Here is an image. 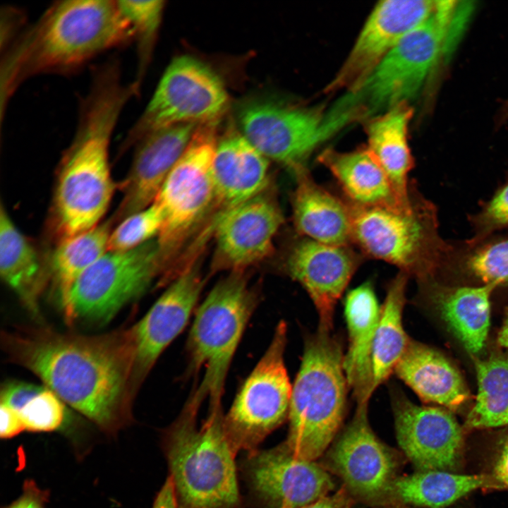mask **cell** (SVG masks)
Masks as SVG:
<instances>
[{
  "label": "cell",
  "instance_id": "6da1fadb",
  "mask_svg": "<svg viewBox=\"0 0 508 508\" xmlns=\"http://www.w3.org/2000/svg\"><path fill=\"white\" fill-rule=\"evenodd\" d=\"M8 360L37 375L62 401L103 433L116 435L133 421V327L84 335L44 326L1 332Z\"/></svg>",
  "mask_w": 508,
  "mask_h": 508
},
{
  "label": "cell",
  "instance_id": "7a4b0ae2",
  "mask_svg": "<svg viewBox=\"0 0 508 508\" xmlns=\"http://www.w3.org/2000/svg\"><path fill=\"white\" fill-rule=\"evenodd\" d=\"M139 90L133 82L122 80L118 59L92 68L75 133L56 169L47 219L54 246L101 223L118 187L110 169L111 138L125 106Z\"/></svg>",
  "mask_w": 508,
  "mask_h": 508
},
{
  "label": "cell",
  "instance_id": "3957f363",
  "mask_svg": "<svg viewBox=\"0 0 508 508\" xmlns=\"http://www.w3.org/2000/svg\"><path fill=\"white\" fill-rule=\"evenodd\" d=\"M133 41V30L118 1H55L1 52V120L14 93L30 78L72 73Z\"/></svg>",
  "mask_w": 508,
  "mask_h": 508
},
{
  "label": "cell",
  "instance_id": "277c9868",
  "mask_svg": "<svg viewBox=\"0 0 508 508\" xmlns=\"http://www.w3.org/2000/svg\"><path fill=\"white\" fill-rule=\"evenodd\" d=\"M472 12L460 1L440 0L435 13L406 34L356 87L329 109L350 122L370 118L423 89L430 73L457 44Z\"/></svg>",
  "mask_w": 508,
  "mask_h": 508
},
{
  "label": "cell",
  "instance_id": "5b68a950",
  "mask_svg": "<svg viewBox=\"0 0 508 508\" xmlns=\"http://www.w3.org/2000/svg\"><path fill=\"white\" fill-rule=\"evenodd\" d=\"M200 406L187 400L164 437V449L179 508H237L235 456L222 406L209 407L198 426Z\"/></svg>",
  "mask_w": 508,
  "mask_h": 508
},
{
  "label": "cell",
  "instance_id": "8992f818",
  "mask_svg": "<svg viewBox=\"0 0 508 508\" xmlns=\"http://www.w3.org/2000/svg\"><path fill=\"white\" fill-rule=\"evenodd\" d=\"M343 361L341 345L330 332L318 329L305 339L292 387L285 441L300 458H319L341 425L349 387Z\"/></svg>",
  "mask_w": 508,
  "mask_h": 508
},
{
  "label": "cell",
  "instance_id": "52a82bcc",
  "mask_svg": "<svg viewBox=\"0 0 508 508\" xmlns=\"http://www.w3.org/2000/svg\"><path fill=\"white\" fill-rule=\"evenodd\" d=\"M260 301L244 272H229L198 307L187 342L188 376L204 370L190 398L209 407L222 406L226 376L246 327Z\"/></svg>",
  "mask_w": 508,
  "mask_h": 508
},
{
  "label": "cell",
  "instance_id": "ba28073f",
  "mask_svg": "<svg viewBox=\"0 0 508 508\" xmlns=\"http://www.w3.org/2000/svg\"><path fill=\"white\" fill-rule=\"evenodd\" d=\"M349 208L353 241L368 255L423 279L439 265L443 247L429 203L411 193L407 205L363 207L351 203Z\"/></svg>",
  "mask_w": 508,
  "mask_h": 508
},
{
  "label": "cell",
  "instance_id": "9c48e42d",
  "mask_svg": "<svg viewBox=\"0 0 508 508\" xmlns=\"http://www.w3.org/2000/svg\"><path fill=\"white\" fill-rule=\"evenodd\" d=\"M217 123L198 126L153 202L164 217L157 237L164 276H167L176 253L214 208L213 164Z\"/></svg>",
  "mask_w": 508,
  "mask_h": 508
},
{
  "label": "cell",
  "instance_id": "30bf717a",
  "mask_svg": "<svg viewBox=\"0 0 508 508\" xmlns=\"http://www.w3.org/2000/svg\"><path fill=\"white\" fill-rule=\"evenodd\" d=\"M162 277L155 238L137 248L107 251L78 278L63 310L69 325H103L126 304L141 296Z\"/></svg>",
  "mask_w": 508,
  "mask_h": 508
},
{
  "label": "cell",
  "instance_id": "8fae6325",
  "mask_svg": "<svg viewBox=\"0 0 508 508\" xmlns=\"http://www.w3.org/2000/svg\"><path fill=\"white\" fill-rule=\"evenodd\" d=\"M227 106L228 95L219 77L198 59L179 56L165 70L145 109L127 132L119 152L161 128L217 122Z\"/></svg>",
  "mask_w": 508,
  "mask_h": 508
},
{
  "label": "cell",
  "instance_id": "7c38bea8",
  "mask_svg": "<svg viewBox=\"0 0 508 508\" xmlns=\"http://www.w3.org/2000/svg\"><path fill=\"white\" fill-rule=\"evenodd\" d=\"M286 336V324L281 321L269 346L224 414V430L236 454L258 449L288 418L292 387L284 363Z\"/></svg>",
  "mask_w": 508,
  "mask_h": 508
},
{
  "label": "cell",
  "instance_id": "4fadbf2b",
  "mask_svg": "<svg viewBox=\"0 0 508 508\" xmlns=\"http://www.w3.org/2000/svg\"><path fill=\"white\" fill-rule=\"evenodd\" d=\"M238 119L241 132L256 149L294 172L305 167L313 151L342 128L322 108L267 99L243 102L238 108Z\"/></svg>",
  "mask_w": 508,
  "mask_h": 508
},
{
  "label": "cell",
  "instance_id": "5bb4252c",
  "mask_svg": "<svg viewBox=\"0 0 508 508\" xmlns=\"http://www.w3.org/2000/svg\"><path fill=\"white\" fill-rule=\"evenodd\" d=\"M402 464L401 454L374 433L368 404L356 406L354 416L325 454L322 464L338 476L356 500L374 508H401L393 485Z\"/></svg>",
  "mask_w": 508,
  "mask_h": 508
},
{
  "label": "cell",
  "instance_id": "9a60e30c",
  "mask_svg": "<svg viewBox=\"0 0 508 508\" xmlns=\"http://www.w3.org/2000/svg\"><path fill=\"white\" fill-rule=\"evenodd\" d=\"M391 397L397 442L417 471H459L465 433L455 417L442 408L416 405L398 390Z\"/></svg>",
  "mask_w": 508,
  "mask_h": 508
},
{
  "label": "cell",
  "instance_id": "2e32d148",
  "mask_svg": "<svg viewBox=\"0 0 508 508\" xmlns=\"http://www.w3.org/2000/svg\"><path fill=\"white\" fill-rule=\"evenodd\" d=\"M243 470L251 492L265 508H301L335 487L321 464L297 456L286 442L249 452Z\"/></svg>",
  "mask_w": 508,
  "mask_h": 508
},
{
  "label": "cell",
  "instance_id": "e0dca14e",
  "mask_svg": "<svg viewBox=\"0 0 508 508\" xmlns=\"http://www.w3.org/2000/svg\"><path fill=\"white\" fill-rule=\"evenodd\" d=\"M439 3L433 0L379 1L325 92H346L356 87L406 34L435 13Z\"/></svg>",
  "mask_w": 508,
  "mask_h": 508
},
{
  "label": "cell",
  "instance_id": "ac0fdd59",
  "mask_svg": "<svg viewBox=\"0 0 508 508\" xmlns=\"http://www.w3.org/2000/svg\"><path fill=\"white\" fill-rule=\"evenodd\" d=\"M274 198L264 190L222 213L214 223L213 269L244 272L269 257L283 222Z\"/></svg>",
  "mask_w": 508,
  "mask_h": 508
},
{
  "label": "cell",
  "instance_id": "d6986e66",
  "mask_svg": "<svg viewBox=\"0 0 508 508\" xmlns=\"http://www.w3.org/2000/svg\"><path fill=\"white\" fill-rule=\"evenodd\" d=\"M204 284L196 261L181 272L143 318L132 325L135 340L133 380L137 392L162 353L184 329Z\"/></svg>",
  "mask_w": 508,
  "mask_h": 508
},
{
  "label": "cell",
  "instance_id": "ffe728a7",
  "mask_svg": "<svg viewBox=\"0 0 508 508\" xmlns=\"http://www.w3.org/2000/svg\"><path fill=\"white\" fill-rule=\"evenodd\" d=\"M198 126L181 123L161 128L147 134L135 144L128 173L118 184L122 199L110 218L113 224L153 203Z\"/></svg>",
  "mask_w": 508,
  "mask_h": 508
},
{
  "label": "cell",
  "instance_id": "44dd1931",
  "mask_svg": "<svg viewBox=\"0 0 508 508\" xmlns=\"http://www.w3.org/2000/svg\"><path fill=\"white\" fill-rule=\"evenodd\" d=\"M349 246H332L304 238L291 248L285 271L309 294L319 318L318 329L330 332L335 306L360 265Z\"/></svg>",
  "mask_w": 508,
  "mask_h": 508
},
{
  "label": "cell",
  "instance_id": "7402d4cb",
  "mask_svg": "<svg viewBox=\"0 0 508 508\" xmlns=\"http://www.w3.org/2000/svg\"><path fill=\"white\" fill-rule=\"evenodd\" d=\"M218 215L266 190L269 159L231 126L218 138L213 164Z\"/></svg>",
  "mask_w": 508,
  "mask_h": 508
},
{
  "label": "cell",
  "instance_id": "603a6c76",
  "mask_svg": "<svg viewBox=\"0 0 508 508\" xmlns=\"http://www.w3.org/2000/svg\"><path fill=\"white\" fill-rule=\"evenodd\" d=\"M380 313L370 283L365 282L348 293L344 313L349 343L343 365L357 406L368 404L375 390L373 349Z\"/></svg>",
  "mask_w": 508,
  "mask_h": 508
},
{
  "label": "cell",
  "instance_id": "cb8c5ba5",
  "mask_svg": "<svg viewBox=\"0 0 508 508\" xmlns=\"http://www.w3.org/2000/svg\"><path fill=\"white\" fill-rule=\"evenodd\" d=\"M294 174L292 214L297 231L320 243L349 246L353 241L349 205L318 185L305 167Z\"/></svg>",
  "mask_w": 508,
  "mask_h": 508
},
{
  "label": "cell",
  "instance_id": "d4e9b609",
  "mask_svg": "<svg viewBox=\"0 0 508 508\" xmlns=\"http://www.w3.org/2000/svg\"><path fill=\"white\" fill-rule=\"evenodd\" d=\"M0 274L23 306L40 317V301L49 284L47 262L30 239L16 226L1 202Z\"/></svg>",
  "mask_w": 508,
  "mask_h": 508
},
{
  "label": "cell",
  "instance_id": "484cf974",
  "mask_svg": "<svg viewBox=\"0 0 508 508\" xmlns=\"http://www.w3.org/2000/svg\"><path fill=\"white\" fill-rule=\"evenodd\" d=\"M394 372L425 402L457 409L469 397L456 368L438 351L416 341L410 340Z\"/></svg>",
  "mask_w": 508,
  "mask_h": 508
},
{
  "label": "cell",
  "instance_id": "4316f807",
  "mask_svg": "<svg viewBox=\"0 0 508 508\" xmlns=\"http://www.w3.org/2000/svg\"><path fill=\"white\" fill-rule=\"evenodd\" d=\"M318 159L337 179L353 204L363 207L406 205L399 200L387 174L368 147L348 152L326 149Z\"/></svg>",
  "mask_w": 508,
  "mask_h": 508
},
{
  "label": "cell",
  "instance_id": "83f0119b",
  "mask_svg": "<svg viewBox=\"0 0 508 508\" xmlns=\"http://www.w3.org/2000/svg\"><path fill=\"white\" fill-rule=\"evenodd\" d=\"M493 284L447 287L425 286L428 297L465 348L478 353L484 346L490 327V296Z\"/></svg>",
  "mask_w": 508,
  "mask_h": 508
},
{
  "label": "cell",
  "instance_id": "f1b7e54d",
  "mask_svg": "<svg viewBox=\"0 0 508 508\" xmlns=\"http://www.w3.org/2000/svg\"><path fill=\"white\" fill-rule=\"evenodd\" d=\"M413 111L403 103L368 120L367 147L387 174L399 200L409 203L411 193L408 174L413 159L408 145L407 131Z\"/></svg>",
  "mask_w": 508,
  "mask_h": 508
},
{
  "label": "cell",
  "instance_id": "f546056e",
  "mask_svg": "<svg viewBox=\"0 0 508 508\" xmlns=\"http://www.w3.org/2000/svg\"><path fill=\"white\" fill-rule=\"evenodd\" d=\"M505 490L488 473L464 475L444 471H423L399 476L393 485L394 497L402 506L445 508L478 490Z\"/></svg>",
  "mask_w": 508,
  "mask_h": 508
},
{
  "label": "cell",
  "instance_id": "4dcf8cb0",
  "mask_svg": "<svg viewBox=\"0 0 508 508\" xmlns=\"http://www.w3.org/2000/svg\"><path fill=\"white\" fill-rule=\"evenodd\" d=\"M113 223L101 222L92 229L54 246L47 260L49 284L64 310L72 287L92 264L108 251Z\"/></svg>",
  "mask_w": 508,
  "mask_h": 508
},
{
  "label": "cell",
  "instance_id": "1f68e13d",
  "mask_svg": "<svg viewBox=\"0 0 508 508\" xmlns=\"http://www.w3.org/2000/svg\"><path fill=\"white\" fill-rule=\"evenodd\" d=\"M407 277L400 272L390 282L381 307L373 349L375 389L394 372L411 340L402 324Z\"/></svg>",
  "mask_w": 508,
  "mask_h": 508
},
{
  "label": "cell",
  "instance_id": "d6a6232c",
  "mask_svg": "<svg viewBox=\"0 0 508 508\" xmlns=\"http://www.w3.org/2000/svg\"><path fill=\"white\" fill-rule=\"evenodd\" d=\"M478 393L464 430L508 425V353L476 363Z\"/></svg>",
  "mask_w": 508,
  "mask_h": 508
},
{
  "label": "cell",
  "instance_id": "836d02e7",
  "mask_svg": "<svg viewBox=\"0 0 508 508\" xmlns=\"http://www.w3.org/2000/svg\"><path fill=\"white\" fill-rule=\"evenodd\" d=\"M121 11L131 25L137 44L138 70L133 80L140 87L161 23L163 1H118Z\"/></svg>",
  "mask_w": 508,
  "mask_h": 508
},
{
  "label": "cell",
  "instance_id": "e575fe53",
  "mask_svg": "<svg viewBox=\"0 0 508 508\" xmlns=\"http://www.w3.org/2000/svg\"><path fill=\"white\" fill-rule=\"evenodd\" d=\"M164 217L155 203L123 219L111 231L108 251L123 252L137 248L155 238Z\"/></svg>",
  "mask_w": 508,
  "mask_h": 508
},
{
  "label": "cell",
  "instance_id": "d590c367",
  "mask_svg": "<svg viewBox=\"0 0 508 508\" xmlns=\"http://www.w3.org/2000/svg\"><path fill=\"white\" fill-rule=\"evenodd\" d=\"M66 404L53 391L44 386L18 412L25 430L53 432L62 428L66 417Z\"/></svg>",
  "mask_w": 508,
  "mask_h": 508
},
{
  "label": "cell",
  "instance_id": "8d00e7d4",
  "mask_svg": "<svg viewBox=\"0 0 508 508\" xmlns=\"http://www.w3.org/2000/svg\"><path fill=\"white\" fill-rule=\"evenodd\" d=\"M463 265L483 284H508V238L478 248L465 258Z\"/></svg>",
  "mask_w": 508,
  "mask_h": 508
},
{
  "label": "cell",
  "instance_id": "74e56055",
  "mask_svg": "<svg viewBox=\"0 0 508 508\" xmlns=\"http://www.w3.org/2000/svg\"><path fill=\"white\" fill-rule=\"evenodd\" d=\"M474 224L481 237L497 229L508 227V183L476 215Z\"/></svg>",
  "mask_w": 508,
  "mask_h": 508
},
{
  "label": "cell",
  "instance_id": "f35d334b",
  "mask_svg": "<svg viewBox=\"0 0 508 508\" xmlns=\"http://www.w3.org/2000/svg\"><path fill=\"white\" fill-rule=\"evenodd\" d=\"M488 471L505 490H508V431L500 435L490 446L487 458Z\"/></svg>",
  "mask_w": 508,
  "mask_h": 508
},
{
  "label": "cell",
  "instance_id": "ab89813d",
  "mask_svg": "<svg viewBox=\"0 0 508 508\" xmlns=\"http://www.w3.org/2000/svg\"><path fill=\"white\" fill-rule=\"evenodd\" d=\"M43 387L23 381L6 382L1 385V404L18 411L29 400L41 391Z\"/></svg>",
  "mask_w": 508,
  "mask_h": 508
},
{
  "label": "cell",
  "instance_id": "60d3db41",
  "mask_svg": "<svg viewBox=\"0 0 508 508\" xmlns=\"http://www.w3.org/2000/svg\"><path fill=\"white\" fill-rule=\"evenodd\" d=\"M23 12L6 6L1 11V51L5 49L19 35L25 20Z\"/></svg>",
  "mask_w": 508,
  "mask_h": 508
},
{
  "label": "cell",
  "instance_id": "b9f144b4",
  "mask_svg": "<svg viewBox=\"0 0 508 508\" xmlns=\"http://www.w3.org/2000/svg\"><path fill=\"white\" fill-rule=\"evenodd\" d=\"M49 492L40 488L32 480H26L21 495L4 508H47Z\"/></svg>",
  "mask_w": 508,
  "mask_h": 508
},
{
  "label": "cell",
  "instance_id": "7bdbcfd3",
  "mask_svg": "<svg viewBox=\"0 0 508 508\" xmlns=\"http://www.w3.org/2000/svg\"><path fill=\"white\" fill-rule=\"evenodd\" d=\"M0 435L3 439H10L25 430L18 412L3 404H0Z\"/></svg>",
  "mask_w": 508,
  "mask_h": 508
},
{
  "label": "cell",
  "instance_id": "ee69618b",
  "mask_svg": "<svg viewBox=\"0 0 508 508\" xmlns=\"http://www.w3.org/2000/svg\"><path fill=\"white\" fill-rule=\"evenodd\" d=\"M355 500L343 486L334 494L325 496L301 508H353Z\"/></svg>",
  "mask_w": 508,
  "mask_h": 508
},
{
  "label": "cell",
  "instance_id": "f6af8a7d",
  "mask_svg": "<svg viewBox=\"0 0 508 508\" xmlns=\"http://www.w3.org/2000/svg\"><path fill=\"white\" fill-rule=\"evenodd\" d=\"M152 508H179L173 485L169 478L159 491Z\"/></svg>",
  "mask_w": 508,
  "mask_h": 508
},
{
  "label": "cell",
  "instance_id": "bcb514c9",
  "mask_svg": "<svg viewBox=\"0 0 508 508\" xmlns=\"http://www.w3.org/2000/svg\"><path fill=\"white\" fill-rule=\"evenodd\" d=\"M497 341L501 346L508 348V316L499 332Z\"/></svg>",
  "mask_w": 508,
  "mask_h": 508
}]
</instances>
